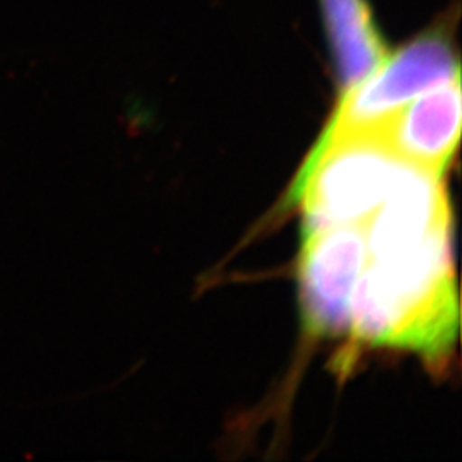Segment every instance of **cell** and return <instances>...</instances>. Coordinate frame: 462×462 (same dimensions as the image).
<instances>
[{"instance_id": "3", "label": "cell", "mask_w": 462, "mask_h": 462, "mask_svg": "<svg viewBox=\"0 0 462 462\" xmlns=\"http://www.w3.org/2000/svg\"><path fill=\"white\" fill-rule=\"evenodd\" d=\"M457 11L416 34L393 55H387L362 83L343 91L328 125L345 131L365 129L457 76L459 60L454 45Z\"/></svg>"}, {"instance_id": "6", "label": "cell", "mask_w": 462, "mask_h": 462, "mask_svg": "<svg viewBox=\"0 0 462 462\" xmlns=\"http://www.w3.org/2000/svg\"><path fill=\"white\" fill-rule=\"evenodd\" d=\"M324 30L343 91L362 83L389 55L368 0H320Z\"/></svg>"}, {"instance_id": "2", "label": "cell", "mask_w": 462, "mask_h": 462, "mask_svg": "<svg viewBox=\"0 0 462 462\" xmlns=\"http://www.w3.org/2000/svg\"><path fill=\"white\" fill-rule=\"evenodd\" d=\"M416 168L368 129L328 125L291 185L303 228L362 223Z\"/></svg>"}, {"instance_id": "5", "label": "cell", "mask_w": 462, "mask_h": 462, "mask_svg": "<svg viewBox=\"0 0 462 462\" xmlns=\"http://www.w3.org/2000/svg\"><path fill=\"white\" fill-rule=\"evenodd\" d=\"M365 129L399 156L444 175L459 144L461 76L420 95Z\"/></svg>"}, {"instance_id": "1", "label": "cell", "mask_w": 462, "mask_h": 462, "mask_svg": "<svg viewBox=\"0 0 462 462\" xmlns=\"http://www.w3.org/2000/svg\"><path fill=\"white\" fill-rule=\"evenodd\" d=\"M457 326L450 226L366 257L351 298L349 328L355 339L410 347L437 360L454 343Z\"/></svg>"}, {"instance_id": "4", "label": "cell", "mask_w": 462, "mask_h": 462, "mask_svg": "<svg viewBox=\"0 0 462 462\" xmlns=\"http://www.w3.org/2000/svg\"><path fill=\"white\" fill-rule=\"evenodd\" d=\"M360 223L303 228L300 252V303L314 336H337L349 328L351 298L366 264Z\"/></svg>"}]
</instances>
